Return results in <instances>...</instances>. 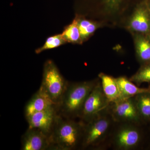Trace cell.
<instances>
[{
  "label": "cell",
  "mask_w": 150,
  "mask_h": 150,
  "mask_svg": "<svg viewBox=\"0 0 150 150\" xmlns=\"http://www.w3.org/2000/svg\"><path fill=\"white\" fill-rule=\"evenodd\" d=\"M96 85L93 81L69 82L58 107V114L67 118L79 117L86 99Z\"/></svg>",
  "instance_id": "obj_2"
},
{
  "label": "cell",
  "mask_w": 150,
  "mask_h": 150,
  "mask_svg": "<svg viewBox=\"0 0 150 150\" xmlns=\"http://www.w3.org/2000/svg\"><path fill=\"white\" fill-rule=\"evenodd\" d=\"M110 126L109 119L100 116L84 125L82 137L83 147L93 146L98 144L105 136Z\"/></svg>",
  "instance_id": "obj_5"
},
{
  "label": "cell",
  "mask_w": 150,
  "mask_h": 150,
  "mask_svg": "<svg viewBox=\"0 0 150 150\" xmlns=\"http://www.w3.org/2000/svg\"><path fill=\"white\" fill-rule=\"evenodd\" d=\"M141 140L138 129L131 126L122 127L118 131L115 139V145L122 150H129L136 147Z\"/></svg>",
  "instance_id": "obj_9"
},
{
  "label": "cell",
  "mask_w": 150,
  "mask_h": 150,
  "mask_svg": "<svg viewBox=\"0 0 150 150\" xmlns=\"http://www.w3.org/2000/svg\"><path fill=\"white\" fill-rule=\"evenodd\" d=\"M136 44L137 55L140 61L146 64H150V39L139 36L137 38Z\"/></svg>",
  "instance_id": "obj_16"
},
{
  "label": "cell",
  "mask_w": 150,
  "mask_h": 150,
  "mask_svg": "<svg viewBox=\"0 0 150 150\" xmlns=\"http://www.w3.org/2000/svg\"><path fill=\"white\" fill-rule=\"evenodd\" d=\"M112 116L116 121L138 123L142 119L134 97L112 102Z\"/></svg>",
  "instance_id": "obj_6"
},
{
  "label": "cell",
  "mask_w": 150,
  "mask_h": 150,
  "mask_svg": "<svg viewBox=\"0 0 150 150\" xmlns=\"http://www.w3.org/2000/svg\"><path fill=\"white\" fill-rule=\"evenodd\" d=\"M69 82L61 74L55 63L48 60L43 67V79L39 89L58 109Z\"/></svg>",
  "instance_id": "obj_3"
},
{
  "label": "cell",
  "mask_w": 150,
  "mask_h": 150,
  "mask_svg": "<svg viewBox=\"0 0 150 150\" xmlns=\"http://www.w3.org/2000/svg\"><path fill=\"white\" fill-rule=\"evenodd\" d=\"M83 124L57 114L50 138L52 150H70L83 137Z\"/></svg>",
  "instance_id": "obj_1"
},
{
  "label": "cell",
  "mask_w": 150,
  "mask_h": 150,
  "mask_svg": "<svg viewBox=\"0 0 150 150\" xmlns=\"http://www.w3.org/2000/svg\"><path fill=\"white\" fill-rule=\"evenodd\" d=\"M22 150H52L50 137L39 129L28 128L22 137Z\"/></svg>",
  "instance_id": "obj_8"
},
{
  "label": "cell",
  "mask_w": 150,
  "mask_h": 150,
  "mask_svg": "<svg viewBox=\"0 0 150 150\" xmlns=\"http://www.w3.org/2000/svg\"><path fill=\"white\" fill-rule=\"evenodd\" d=\"M134 98L141 118L150 121V91L139 94Z\"/></svg>",
  "instance_id": "obj_14"
},
{
  "label": "cell",
  "mask_w": 150,
  "mask_h": 150,
  "mask_svg": "<svg viewBox=\"0 0 150 150\" xmlns=\"http://www.w3.org/2000/svg\"><path fill=\"white\" fill-rule=\"evenodd\" d=\"M78 19V24L82 41H86L95 32L97 28L96 23L85 18Z\"/></svg>",
  "instance_id": "obj_17"
},
{
  "label": "cell",
  "mask_w": 150,
  "mask_h": 150,
  "mask_svg": "<svg viewBox=\"0 0 150 150\" xmlns=\"http://www.w3.org/2000/svg\"><path fill=\"white\" fill-rule=\"evenodd\" d=\"M109 100L100 84H96L88 96L79 117L87 123L99 116L109 105Z\"/></svg>",
  "instance_id": "obj_4"
},
{
  "label": "cell",
  "mask_w": 150,
  "mask_h": 150,
  "mask_svg": "<svg viewBox=\"0 0 150 150\" xmlns=\"http://www.w3.org/2000/svg\"><path fill=\"white\" fill-rule=\"evenodd\" d=\"M106 7L110 10L118 8L122 0H103Z\"/></svg>",
  "instance_id": "obj_20"
},
{
  "label": "cell",
  "mask_w": 150,
  "mask_h": 150,
  "mask_svg": "<svg viewBox=\"0 0 150 150\" xmlns=\"http://www.w3.org/2000/svg\"><path fill=\"white\" fill-rule=\"evenodd\" d=\"M54 107L57 108L51 100L38 89L25 105V115L26 117L33 113Z\"/></svg>",
  "instance_id": "obj_10"
},
{
  "label": "cell",
  "mask_w": 150,
  "mask_h": 150,
  "mask_svg": "<svg viewBox=\"0 0 150 150\" xmlns=\"http://www.w3.org/2000/svg\"><path fill=\"white\" fill-rule=\"evenodd\" d=\"M130 80L138 85L144 83H150V64L141 68L131 77Z\"/></svg>",
  "instance_id": "obj_19"
},
{
  "label": "cell",
  "mask_w": 150,
  "mask_h": 150,
  "mask_svg": "<svg viewBox=\"0 0 150 150\" xmlns=\"http://www.w3.org/2000/svg\"><path fill=\"white\" fill-rule=\"evenodd\" d=\"M62 34L67 43L74 44L83 43L78 26L77 17H76L71 24L65 27Z\"/></svg>",
  "instance_id": "obj_15"
},
{
  "label": "cell",
  "mask_w": 150,
  "mask_h": 150,
  "mask_svg": "<svg viewBox=\"0 0 150 150\" xmlns=\"http://www.w3.org/2000/svg\"><path fill=\"white\" fill-rule=\"evenodd\" d=\"M121 99L134 97L139 94L150 91V88H142L137 86L125 77L116 79Z\"/></svg>",
  "instance_id": "obj_13"
},
{
  "label": "cell",
  "mask_w": 150,
  "mask_h": 150,
  "mask_svg": "<svg viewBox=\"0 0 150 150\" xmlns=\"http://www.w3.org/2000/svg\"><path fill=\"white\" fill-rule=\"evenodd\" d=\"M67 43L62 34H58L48 37L44 44L35 50L36 54H39L46 50L54 49Z\"/></svg>",
  "instance_id": "obj_18"
},
{
  "label": "cell",
  "mask_w": 150,
  "mask_h": 150,
  "mask_svg": "<svg viewBox=\"0 0 150 150\" xmlns=\"http://www.w3.org/2000/svg\"><path fill=\"white\" fill-rule=\"evenodd\" d=\"M130 26L136 32L143 33L150 32V16L146 6H140L136 9L130 21Z\"/></svg>",
  "instance_id": "obj_11"
},
{
  "label": "cell",
  "mask_w": 150,
  "mask_h": 150,
  "mask_svg": "<svg viewBox=\"0 0 150 150\" xmlns=\"http://www.w3.org/2000/svg\"><path fill=\"white\" fill-rule=\"evenodd\" d=\"M99 77L103 90L109 102H115L121 99L116 79L103 73L100 74Z\"/></svg>",
  "instance_id": "obj_12"
},
{
  "label": "cell",
  "mask_w": 150,
  "mask_h": 150,
  "mask_svg": "<svg viewBox=\"0 0 150 150\" xmlns=\"http://www.w3.org/2000/svg\"><path fill=\"white\" fill-rule=\"evenodd\" d=\"M57 114V108L54 107L33 113L25 118L28 128L39 129L50 137Z\"/></svg>",
  "instance_id": "obj_7"
}]
</instances>
